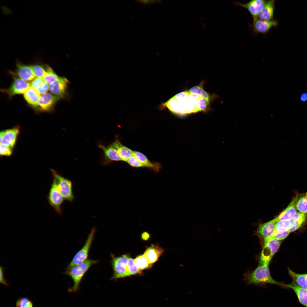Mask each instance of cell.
I'll use <instances>...</instances> for the list:
<instances>
[{
  "label": "cell",
  "mask_w": 307,
  "mask_h": 307,
  "mask_svg": "<svg viewBox=\"0 0 307 307\" xmlns=\"http://www.w3.org/2000/svg\"><path fill=\"white\" fill-rule=\"evenodd\" d=\"M209 104L200 95L188 91L179 93L163 103L160 109L167 108L171 112L177 114L185 115L205 111Z\"/></svg>",
  "instance_id": "obj_1"
},
{
  "label": "cell",
  "mask_w": 307,
  "mask_h": 307,
  "mask_svg": "<svg viewBox=\"0 0 307 307\" xmlns=\"http://www.w3.org/2000/svg\"><path fill=\"white\" fill-rule=\"evenodd\" d=\"M99 262L98 260L89 259L79 264L69 268H67L63 273L70 276L74 283L73 286L68 289V292L72 293L78 291L82 280L86 273L92 266Z\"/></svg>",
  "instance_id": "obj_2"
},
{
  "label": "cell",
  "mask_w": 307,
  "mask_h": 307,
  "mask_svg": "<svg viewBox=\"0 0 307 307\" xmlns=\"http://www.w3.org/2000/svg\"><path fill=\"white\" fill-rule=\"evenodd\" d=\"M248 284L261 285L266 283L277 285L284 287V284L274 280L270 275L268 265L259 266L245 277Z\"/></svg>",
  "instance_id": "obj_3"
},
{
  "label": "cell",
  "mask_w": 307,
  "mask_h": 307,
  "mask_svg": "<svg viewBox=\"0 0 307 307\" xmlns=\"http://www.w3.org/2000/svg\"><path fill=\"white\" fill-rule=\"evenodd\" d=\"M50 170L53 178L57 182L59 189L65 200L70 202H73L74 199V197L72 181L55 170L51 169Z\"/></svg>",
  "instance_id": "obj_4"
},
{
  "label": "cell",
  "mask_w": 307,
  "mask_h": 307,
  "mask_svg": "<svg viewBox=\"0 0 307 307\" xmlns=\"http://www.w3.org/2000/svg\"><path fill=\"white\" fill-rule=\"evenodd\" d=\"M47 198L50 206L57 214L61 215L62 206L65 200L59 189L55 179L53 178Z\"/></svg>",
  "instance_id": "obj_5"
},
{
  "label": "cell",
  "mask_w": 307,
  "mask_h": 307,
  "mask_svg": "<svg viewBox=\"0 0 307 307\" xmlns=\"http://www.w3.org/2000/svg\"><path fill=\"white\" fill-rule=\"evenodd\" d=\"M96 231V228L93 227L89 234L84 245L73 257L67 268H69L81 263L87 259L91 246Z\"/></svg>",
  "instance_id": "obj_6"
},
{
  "label": "cell",
  "mask_w": 307,
  "mask_h": 307,
  "mask_svg": "<svg viewBox=\"0 0 307 307\" xmlns=\"http://www.w3.org/2000/svg\"><path fill=\"white\" fill-rule=\"evenodd\" d=\"M281 242V240L273 239L264 241L259 266L269 265L273 255L279 249Z\"/></svg>",
  "instance_id": "obj_7"
},
{
  "label": "cell",
  "mask_w": 307,
  "mask_h": 307,
  "mask_svg": "<svg viewBox=\"0 0 307 307\" xmlns=\"http://www.w3.org/2000/svg\"><path fill=\"white\" fill-rule=\"evenodd\" d=\"M129 257L126 254L117 257L111 254V263L113 271L111 280H115L127 277L126 267Z\"/></svg>",
  "instance_id": "obj_8"
},
{
  "label": "cell",
  "mask_w": 307,
  "mask_h": 307,
  "mask_svg": "<svg viewBox=\"0 0 307 307\" xmlns=\"http://www.w3.org/2000/svg\"><path fill=\"white\" fill-rule=\"evenodd\" d=\"M19 126L2 130L0 133V144L13 148L20 132Z\"/></svg>",
  "instance_id": "obj_9"
},
{
  "label": "cell",
  "mask_w": 307,
  "mask_h": 307,
  "mask_svg": "<svg viewBox=\"0 0 307 307\" xmlns=\"http://www.w3.org/2000/svg\"><path fill=\"white\" fill-rule=\"evenodd\" d=\"M98 146L103 152L101 161L102 165H107L113 161H122L117 151L111 144L108 146H105L99 144Z\"/></svg>",
  "instance_id": "obj_10"
},
{
  "label": "cell",
  "mask_w": 307,
  "mask_h": 307,
  "mask_svg": "<svg viewBox=\"0 0 307 307\" xmlns=\"http://www.w3.org/2000/svg\"><path fill=\"white\" fill-rule=\"evenodd\" d=\"M278 24V21L276 20L264 21L258 19L253 21L252 24L250 26L255 34L260 33L265 35L271 29L276 27Z\"/></svg>",
  "instance_id": "obj_11"
},
{
  "label": "cell",
  "mask_w": 307,
  "mask_h": 307,
  "mask_svg": "<svg viewBox=\"0 0 307 307\" xmlns=\"http://www.w3.org/2000/svg\"><path fill=\"white\" fill-rule=\"evenodd\" d=\"M265 0H252L244 3L235 2L234 4L247 9L251 14L253 21L258 19L259 14L264 5Z\"/></svg>",
  "instance_id": "obj_12"
},
{
  "label": "cell",
  "mask_w": 307,
  "mask_h": 307,
  "mask_svg": "<svg viewBox=\"0 0 307 307\" xmlns=\"http://www.w3.org/2000/svg\"><path fill=\"white\" fill-rule=\"evenodd\" d=\"M31 84L20 78L15 79L9 88L3 90V92L11 96L17 94H24L31 86Z\"/></svg>",
  "instance_id": "obj_13"
},
{
  "label": "cell",
  "mask_w": 307,
  "mask_h": 307,
  "mask_svg": "<svg viewBox=\"0 0 307 307\" xmlns=\"http://www.w3.org/2000/svg\"><path fill=\"white\" fill-rule=\"evenodd\" d=\"M69 80L65 77H60L49 85V90L55 96L61 98L64 97L66 93Z\"/></svg>",
  "instance_id": "obj_14"
},
{
  "label": "cell",
  "mask_w": 307,
  "mask_h": 307,
  "mask_svg": "<svg viewBox=\"0 0 307 307\" xmlns=\"http://www.w3.org/2000/svg\"><path fill=\"white\" fill-rule=\"evenodd\" d=\"M276 218L267 222L261 224L258 228L257 234L264 241L271 239L273 235L275 230Z\"/></svg>",
  "instance_id": "obj_15"
},
{
  "label": "cell",
  "mask_w": 307,
  "mask_h": 307,
  "mask_svg": "<svg viewBox=\"0 0 307 307\" xmlns=\"http://www.w3.org/2000/svg\"><path fill=\"white\" fill-rule=\"evenodd\" d=\"M61 98L57 96L46 92L41 95L38 107L44 111H49Z\"/></svg>",
  "instance_id": "obj_16"
},
{
  "label": "cell",
  "mask_w": 307,
  "mask_h": 307,
  "mask_svg": "<svg viewBox=\"0 0 307 307\" xmlns=\"http://www.w3.org/2000/svg\"><path fill=\"white\" fill-rule=\"evenodd\" d=\"M297 196L294 197L287 207L276 217L277 222L292 219L297 212Z\"/></svg>",
  "instance_id": "obj_17"
},
{
  "label": "cell",
  "mask_w": 307,
  "mask_h": 307,
  "mask_svg": "<svg viewBox=\"0 0 307 307\" xmlns=\"http://www.w3.org/2000/svg\"><path fill=\"white\" fill-rule=\"evenodd\" d=\"M275 3V1L274 0H265L264 7L258 16V19L264 21L273 20Z\"/></svg>",
  "instance_id": "obj_18"
},
{
  "label": "cell",
  "mask_w": 307,
  "mask_h": 307,
  "mask_svg": "<svg viewBox=\"0 0 307 307\" xmlns=\"http://www.w3.org/2000/svg\"><path fill=\"white\" fill-rule=\"evenodd\" d=\"M17 73L20 79L25 81L34 79L36 77L32 66L25 65L18 61L16 64Z\"/></svg>",
  "instance_id": "obj_19"
},
{
  "label": "cell",
  "mask_w": 307,
  "mask_h": 307,
  "mask_svg": "<svg viewBox=\"0 0 307 307\" xmlns=\"http://www.w3.org/2000/svg\"><path fill=\"white\" fill-rule=\"evenodd\" d=\"M285 287L291 289L295 293L300 304L307 307V288L300 287L294 282L289 284H285Z\"/></svg>",
  "instance_id": "obj_20"
},
{
  "label": "cell",
  "mask_w": 307,
  "mask_h": 307,
  "mask_svg": "<svg viewBox=\"0 0 307 307\" xmlns=\"http://www.w3.org/2000/svg\"><path fill=\"white\" fill-rule=\"evenodd\" d=\"M164 250L162 248L152 244L147 248L144 254L146 256L149 264L152 265L163 254Z\"/></svg>",
  "instance_id": "obj_21"
},
{
  "label": "cell",
  "mask_w": 307,
  "mask_h": 307,
  "mask_svg": "<svg viewBox=\"0 0 307 307\" xmlns=\"http://www.w3.org/2000/svg\"><path fill=\"white\" fill-rule=\"evenodd\" d=\"M111 144L117 151L122 161L126 162L133 155V151L123 145L117 137L115 140Z\"/></svg>",
  "instance_id": "obj_22"
},
{
  "label": "cell",
  "mask_w": 307,
  "mask_h": 307,
  "mask_svg": "<svg viewBox=\"0 0 307 307\" xmlns=\"http://www.w3.org/2000/svg\"><path fill=\"white\" fill-rule=\"evenodd\" d=\"M133 155L145 165L146 167L152 170L155 172H158L161 168V165L160 163L158 162H151L146 156L140 152L133 151Z\"/></svg>",
  "instance_id": "obj_23"
},
{
  "label": "cell",
  "mask_w": 307,
  "mask_h": 307,
  "mask_svg": "<svg viewBox=\"0 0 307 307\" xmlns=\"http://www.w3.org/2000/svg\"><path fill=\"white\" fill-rule=\"evenodd\" d=\"M40 94L31 85L24 94V96L27 102L34 107H38Z\"/></svg>",
  "instance_id": "obj_24"
},
{
  "label": "cell",
  "mask_w": 307,
  "mask_h": 307,
  "mask_svg": "<svg viewBox=\"0 0 307 307\" xmlns=\"http://www.w3.org/2000/svg\"><path fill=\"white\" fill-rule=\"evenodd\" d=\"M288 271L293 282L300 287L307 288V273H297L289 268H288Z\"/></svg>",
  "instance_id": "obj_25"
},
{
  "label": "cell",
  "mask_w": 307,
  "mask_h": 307,
  "mask_svg": "<svg viewBox=\"0 0 307 307\" xmlns=\"http://www.w3.org/2000/svg\"><path fill=\"white\" fill-rule=\"evenodd\" d=\"M31 86L40 94L47 92L49 90V85L42 78H36L32 81Z\"/></svg>",
  "instance_id": "obj_26"
},
{
  "label": "cell",
  "mask_w": 307,
  "mask_h": 307,
  "mask_svg": "<svg viewBox=\"0 0 307 307\" xmlns=\"http://www.w3.org/2000/svg\"><path fill=\"white\" fill-rule=\"evenodd\" d=\"M307 219V213L297 212L291 219L293 222L292 228L290 229L291 232H294L300 228Z\"/></svg>",
  "instance_id": "obj_27"
},
{
  "label": "cell",
  "mask_w": 307,
  "mask_h": 307,
  "mask_svg": "<svg viewBox=\"0 0 307 307\" xmlns=\"http://www.w3.org/2000/svg\"><path fill=\"white\" fill-rule=\"evenodd\" d=\"M297 196V210L300 213H307V192Z\"/></svg>",
  "instance_id": "obj_28"
},
{
  "label": "cell",
  "mask_w": 307,
  "mask_h": 307,
  "mask_svg": "<svg viewBox=\"0 0 307 307\" xmlns=\"http://www.w3.org/2000/svg\"><path fill=\"white\" fill-rule=\"evenodd\" d=\"M293 225V222L291 219L278 221L276 224L274 234L290 230Z\"/></svg>",
  "instance_id": "obj_29"
},
{
  "label": "cell",
  "mask_w": 307,
  "mask_h": 307,
  "mask_svg": "<svg viewBox=\"0 0 307 307\" xmlns=\"http://www.w3.org/2000/svg\"><path fill=\"white\" fill-rule=\"evenodd\" d=\"M134 262L138 269L142 271L152 267L148 260L146 256L144 254L137 256L134 259Z\"/></svg>",
  "instance_id": "obj_30"
},
{
  "label": "cell",
  "mask_w": 307,
  "mask_h": 307,
  "mask_svg": "<svg viewBox=\"0 0 307 307\" xmlns=\"http://www.w3.org/2000/svg\"><path fill=\"white\" fill-rule=\"evenodd\" d=\"M126 271L127 276L137 274L141 275L142 272L139 270L136 265L134 260L129 257L127 262Z\"/></svg>",
  "instance_id": "obj_31"
},
{
  "label": "cell",
  "mask_w": 307,
  "mask_h": 307,
  "mask_svg": "<svg viewBox=\"0 0 307 307\" xmlns=\"http://www.w3.org/2000/svg\"><path fill=\"white\" fill-rule=\"evenodd\" d=\"M46 72L42 78L44 81L49 85L57 80L60 77L58 76L49 66H46Z\"/></svg>",
  "instance_id": "obj_32"
},
{
  "label": "cell",
  "mask_w": 307,
  "mask_h": 307,
  "mask_svg": "<svg viewBox=\"0 0 307 307\" xmlns=\"http://www.w3.org/2000/svg\"><path fill=\"white\" fill-rule=\"evenodd\" d=\"M189 91L191 93L197 94L200 95L209 103V96L202 87L199 86H195L190 88Z\"/></svg>",
  "instance_id": "obj_33"
},
{
  "label": "cell",
  "mask_w": 307,
  "mask_h": 307,
  "mask_svg": "<svg viewBox=\"0 0 307 307\" xmlns=\"http://www.w3.org/2000/svg\"><path fill=\"white\" fill-rule=\"evenodd\" d=\"M16 307H33L32 302L28 298L21 297L18 298L16 303Z\"/></svg>",
  "instance_id": "obj_34"
},
{
  "label": "cell",
  "mask_w": 307,
  "mask_h": 307,
  "mask_svg": "<svg viewBox=\"0 0 307 307\" xmlns=\"http://www.w3.org/2000/svg\"><path fill=\"white\" fill-rule=\"evenodd\" d=\"M33 72L37 78H42L46 72L43 66L36 64L32 66Z\"/></svg>",
  "instance_id": "obj_35"
},
{
  "label": "cell",
  "mask_w": 307,
  "mask_h": 307,
  "mask_svg": "<svg viewBox=\"0 0 307 307\" xmlns=\"http://www.w3.org/2000/svg\"><path fill=\"white\" fill-rule=\"evenodd\" d=\"M127 163L131 166L136 168L146 167V165L140 161L133 155L127 161Z\"/></svg>",
  "instance_id": "obj_36"
},
{
  "label": "cell",
  "mask_w": 307,
  "mask_h": 307,
  "mask_svg": "<svg viewBox=\"0 0 307 307\" xmlns=\"http://www.w3.org/2000/svg\"><path fill=\"white\" fill-rule=\"evenodd\" d=\"M13 148L0 144V155L1 156H10L13 153Z\"/></svg>",
  "instance_id": "obj_37"
},
{
  "label": "cell",
  "mask_w": 307,
  "mask_h": 307,
  "mask_svg": "<svg viewBox=\"0 0 307 307\" xmlns=\"http://www.w3.org/2000/svg\"><path fill=\"white\" fill-rule=\"evenodd\" d=\"M290 230H288L283 232L274 233L271 239L281 240L286 238L290 233Z\"/></svg>",
  "instance_id": "obj_38"
},
{
  "label": "cell",
  "mask_w": 307,
  "mask_h": 307,
  "mask_svg": "<svg viewBox=\"0 0 307 307\" xmlns=\"http://www.w3.org/2000/svg\"><path fill=\"white\" fill-rule=\"evenodd\" d=\"M4 269V268L3 267L1 266H0V283L6 287H8L9 286V284L7 281L5 279L4 277V274L3 273V270Z\"/></svg>",
  "instance_id": "obj_39"
},
{
  "label": "cell",
  "mask_w": 307,
  "mask_h": 307,
  "mask_svg": "<svg viewBox=\"0 0 307 307\" xmlns=\"http://www.w3.org/2000/svg\"><path fill=\"white\" fill-rule=\"evenodd\" d=\"M137 1H138L144 5H146L151 4L152 3H156L161 2L160 0H138Z\"/></svg>",
  "instance_id": "obj_40"
},
{
  "label": "cell",
  "mask_w": 307,
  "mask_h": 307,
  "mask_svg": "<svg viewBox=\"0 0 307 307\" xmlns=\"http://www.w3.org/2000/svg\"><path fill=\"white\" fill-rule=\"evenodd\" d=\"M150 237V234L146 232H143L141 234V238L144 241L148 240Z\"/></svg>",
  "instance_id": "obj_41"
},
{
  "label": "cell",
  "mask_w": 307,
  "mask_h": 307,
  "mask_svg": "<svg viewBox=\"0 0 307 307\" xmlns=\"http://www.w3.org/2000/svg\"><path fill=\"white\" fill-rule=\"evenodd\" d=\"M300 100L303 102L307 101V93H304L302 94L300 96Z\"/></svg>",
  "instance_id": "obj_42"
}]
</instances>
